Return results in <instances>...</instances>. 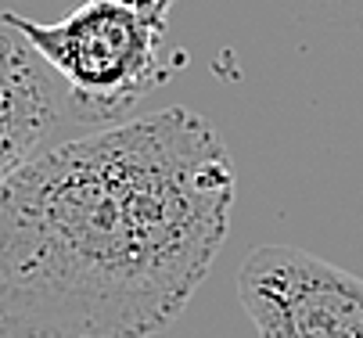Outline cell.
Wrapping results in <instances>:
<instances>
[{
	"label": "cell",
	"mask_w": 363,
	"mask_h": 338,
	"mask_svg": "<svg viewBox=\"0 0 363 338\" xmlns=\"http://www.w3.org/2000/svg\"><path fill=\"white\" fill-rule=\"evenodd\" d=\"M238 173L162 108L50 144L0 187V338H151L213 270Z\"/></svg>",
	"instance_id": "1"
},
{
	"label": "cell",
	"mask_w": 363,
	"mask_h": 338,
	"mask_svg": "<svg viewBox=\"0 0 363 338\" xmlns=\"http://www.w3.org/2000/svg\"><path fill=\"white\" fill-rule=\"evenodd\" d=\"M4 18L65 79L79 123L101 130L116 126L166 76V29L144 22L119 0H83L76 11L50 26L15 11Z\"/></svg>",
	"instance_id": "2"
},
{
	"label": "cell",
	"mask_w": 363,
	"mask_h": 338,
	"mask_svg": "<svg viewBox=\"0 0 363 338\" xmlns=\"http://www.w3.org/2000/svg\"><path fill=\"white\" fill-rule=\"evenodd\" d=\"M238 295L259 338H363V277L295 245H255Z\"/></svg>",
	"instance_id": "3"
},
{
	"label": "cell",
	"mask_w": 363,
	"mask_h": 338,
	"mask_svg": "<svg viewBox=\"0 0 363 338\" xmlns=\"http://www.w3.org/2000/svg\"><path fill=\"white\" fill-rule=\"evenodd\" d=\"M65 119L79 123L65 79L0 15V187L50 148Z\"/></svg>",
	"instance_id": "4"
},
{
	"label": "cell",
	"mask_w": 363,
	"mask_h": 338,
	"mask_svg": "<svg viewBox=\"0 0 363 338\" xmlns=\"http://www.w3.org/2000/svg\"><path fill=\"white\" fill-rule=\"evenodd\" d=\"M123 8H130L133 15H140L144 22L151 26H162L166 29V18H169V8L177 4V0H119Z\"/></svg>",
	"instance_id": "5"
}]
</instances>
